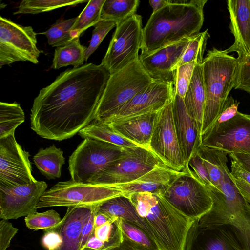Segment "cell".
Wrapping results in <instances>:
<instances>
[{
    "label": "cell",
    "mask_w": 250,
    "mask_h": 250,
    "mask_svg": "<svg viewBox=\"0 0 250 250\" xmlns=\"http://www.w3.org/2000/svg\"><path fill=\"white\" fill-rule=\"evenodd\" d=\"M197 63L195 61L187 63L179 66L176 69L175 93L182 98L187 91Z\"/></svg>",
    "instance_id": "obj_42"
},
{
    "label": "cell",
    "mask_w": 250,
    "mask_h": 250,
    "mask_svg": "<svg viewBox=\"0 0 250 250\" xmlns=\"http://www.w3.org/2000/svg\"><path fill=\"white\" fill-rule=\"evenodd\" d=\"M105 0H90L87 5L77 16V20L72 28L73 37L80 35L89 27L95 26L101 20V10Z\"/></svg>",
    "instance_id": "obj_34"
},
{
    "label": "cell",
    "mask_w": 250,
    "mask_h": 250,
    "mask_svg": "<svg viewBox=\"0 0 250 250\" xmlns=\"http://www.w3.org/2000/svg\"><path fill=\"white\" fill-rule=\"evenodd\" d=\"M109 76L102 65L92 63L62 72L34 99L31 128L49 140L72 137L95 118Z\"/></svg>",
    "instance_id": "obj_1"
},
{
    "label": "cell",
    "mask_w": 250,
    "mask_h": 250,
    "mask_svg": "<svg viewBox=\"0 0 250 250\" xmlns=\"http://www.w3.org/2000/svg\"><path fill=\"white\" fill-rule=\"evenodd\" d=\"M111 218H110L104 213L98 212L95 217V227H98L104 224Z\"/></svg>",
    "instance_id": "obj_51"
},
{
    "label": "cell",
    "mask_w": 250,
    "mask_h": 250,
    "mask_svg": "<svg viewBox=\"0 0 250 250\" xmlns=\"http://www.w3.org/2000/svg\"><path fill=\"white\" fill-rule=\"evenodd\" d=\"M167 0V5L152 13L143 28L140 55L149 54L200 33L208 0Z\"/></svg>",
    "instance_id": "obj_2"
},
{
    "label": "cell",
    "mask_w": 250,
    "mask_h": 250,
    "mask_svg": "<svg viewBox=\"0 0 250 250\" xmlns=\"http://www.w3.org/2000/svg\"><path fill=\"white\" fill-rule=\"evenodd\" d=\"M108 250H132L125 242H123L118 246Z\"/></svg>",
    "instance_id": "obj_52"
},
{
    "label": "cell",
    "mask_w": 250,
    "mask_h": 250,
    "mask_svg": "<svg viewBox=\"0 0 250 250\" xmlns=\"http://www.w3.org/2000/svg\"><path fill=\"white\" fill-rule=\"evenodd\" d=\"M148 149L166 167L178 172L186 171L175 128L172 102L158 112Z\"/></svg>",
    "instance_id": "obj_13"
},
{
    "label": "cell",
    "mask_w": 250,
    "mask_h": 250,
    "mask_svg": "<svg viewBox=\"0 0 250 250\" xmlns=\"http://www.w3.org/2000/svg\"><path fill=\"white\" fill-rule=\"evenodd\" d=\"M239 104L240 102L235 100L231 96H229L220 115L208 129L217 126L234 117L238 112Z\"/></svg>",
    "instance_id": "obj_43"
},
{
    "label": "cell",
    "mask_w": 250,
    "mask_h": 250,
    "mask_svg": "<svg viewBox=\"0 0 250 250\" xmlns=\"http://www.w3.org/2000/svg\"><path fill=\"white\" fill-rule=\"evenodd\" d=\"M210 37L208 29L192 37L184 53L178 62L177 68L179 66L193 61L202 63L207 42Z\"/></svg>",
    "instance_id": "obj_38"
},
{
    "label": "cell",
    "mask_w": 250,
    "mask_h": 250,
    "mask_svg": "<svg viewBox=\"0 0 250 250\" xmlns=\"http://www.w3.org/2000/svg\"><path fill=\"white\" fill-rule=\"evenodd\" d=\"M230 177L244 199L250 204V185L242 180Z\"/></svg>",
    "instance_id": "obj_49"
},
{
    "label": "cell",
    "mask_w": 250,
    "mask_h": 250,
    "mask_svg": "<svg viewBox=\"0 0 250 250\" xmlns=\"http://www.w3.org/2000/svg\"><path fill=\"white\" fill-rule=\"evenodd\" d=\"M172 112L176 134L187 167L201 144V134L196 122L188 113L183 99L176 93L172 101Z\"/></svg>",
    "instance_id": "obj_20"
},
{
    "label": "cell",
    "mask_w": 250,
    "mask_h": 250,
    "mask_svg": "<svg viewBox=\"0 0 250 250\" xmlns=\"http://www.w3.org/2000/svg\"><path fill=\"white\" fill-rule=\"evenodd\" d=\"M98 205L68 207L66 212L57 229L62 241L61 245L55 250H80L83 228L87 218Z\"/></svg>",
    "instance_id": "obj_23"
},
{
    "label": "cell",
    "mask_w": 250,
    "mask_h": 250,
    "mask_svg": "<svg viewBox=\"0 0 250 250\" xmlns=\"http://www.w3.org/2000/svg\"><path fill=\"white\" fill-rule=\"evenodd\" d=\"M31 26H23L0 17V68L18 61L39 62L40 51Z\"/></svg>",
    "instance_id": "obj_11"
},
{
    "label": "cell",
    "mask_w": 250,
    "mask_h": 250,
    "mask_svg": "<svg viewBox=\"0 0 250 250\" xmlns=\"http://www.w3.org/2000/svg\"><path fill=\"white\" fill-rule=\"evenodd\" d=\"M123 241L132 250H159L154 240L143 229L119 218Z\"/></svg>",
    "instance_id": "obj_31"
},
{
    "label": "cell",
    "mask_w": 250,
    "mask_h": 250,
    "mask_svg": "<svg viewBox=\"0 0 250 250\" xmlns=\"http://www.w3.org/2000/svg\"><path fill=\"white\" fill-rule=\"evenodd\" d=\"M63 154V151L53 144L45 149H40L33 160L42 175L48 180L55 179L61 176L62 167L65 164Z\"/></svg>",
    "instance_id": "obj_27"
},
{
    "label": "cell",
    "mask_w": 250,
    "mask_h": 250,
    "mask_svg": "<svg viewBox=\"0 0 250 250\" xmlns=\"http://www.w3.org/2000/svg\"><path fill=\"white\" fill-rule=\"evenodd\" d=\"M126 197L148 227L159 250H184L194 220L180 212L162 196L140 192Z\"/></svg>",
    "instance_id": "obj_3"
},
{
    "label": "cell",
    "mask_w": 250,
    "mask_h": 250,
    "mask_svg": "<svg viewBox=\"0 0 250 250\" xmlns=\"http://www.w3.org/2000/svg\"><path fill=\"white\" fill-rule=\"evenodd\" d=\"M162 196L180 212L194 220L208 212L212 205L207 188L187 171L170 183Z\"/></svg>",
    "instance_id": "obj_10"
},
{
    "label": "cell",
    "mask_w": 250,
    "mask_h": 250,
    "mask_svg": "<svg viewBox=\"0 0 250 250\" xmlns=\"http://www.w3.org/2000/svg\"><path fill=\"white\" fill-rule=\"evenodd\" d=\"M229 54L227 49L213 47L202 62L205 103L201 135L217 119L234 88L238 62Z\"/></svg>",
    "instance_id": "obj_5"
},
{
    "label": "cell",
    "mask_w": 250,
    "mask_h": 250,
    "mask_svg": "<svg viewBox=\"0 0 250 250\" xmlns=\"http://www.w3.org/2000/svg\"><path fill=\"white\" fill-rule=\"evenodd\" d=\"M153 81L143 67L139 58L110 75L97 108L95 119L105 122Z\"/></svg>",
    "instance_id": "obj_6"
},
{
    "label": "cell",
    "mask_w": 250,
    "mask_h": 250,
    "mask_svg": "<svg viewBox=\"0 0 250 250\" xmlns=\"http://www.w3.org/2000/svg\"><path fill=\"white\" fill-rule=\"evenodd\" d=\"M192 37L161 48L149 54L139 55L143 67L154 80L175 83L177 65Z\"/></svg>",
    "instance_id": "obj_19"
},
{
    "label": "cell",
    "mask_w": 250,
    "mask_h": 250,
    "mask_svg": "<svg viewBox=\"0 0 250 250\" xmlns=\"http://www.w3.org/2000/svg\"><path fill=\"white\" fill-rule=\"evenodd\" d=\"M197 151L208 170L211 185L219 190L220 183L228 168L227 164L228 153L204 146L201 144L199 145Z\"/></svg>",
    "instance_id": "obj_28"
},
{
    "label": "cell",
    "mask_w": 250,
    "mask_h": 250,
    "mask_svg": "<svg viewBox=\"0 0 250 250\" xmlns=\"http://www.w3.org/2000/svg\"><path fill=\"white\" fill-rule=\"evenodd\" d=\"M25 114L16 102L0 103V138L15 133L17 127L25 121Z\"/></svg>",
    "instance_id": "obj_33"
},
{
    "label": "cell",
    "mask_w": 250,
    "mask_h": 250,
    "mask_svg": "<svg viewBox=\"0 0 250 250\" xmlns=\"http://www.w3.org/2000/svg\"><path fill=\"white\" fill-rule=\"evenodd\" d=\"M98 212L110 218L118 217L134 224L145 230L153 240L148 227L138 215L130 199L124 195L108 199L99 205Z\"/></svg>",
    "instance_id": "obj_26"
},
{
    "label": "cell",
    "mask_w": 250,
    "mask_h": 250,
    "mask_svg": "<svg viewBox=\"0 0 250 250\" xmlns=\"http://www.w3.org/2000/svg\"><path fill=\"white\" fill-rule=\"evenodd\" d=\"M18 231L7 220L0 221V250H6L9 247L12 239Z\"/></svg>",
    "instance_id": "obj_44"
},
{
    "label": "cell",
    "mask_w": 250,
    "mask_h": 250,
    "mask_svg": "<svg viewBox=\"0 0 250 250\" xmlns=\"http://www.w3.org/2000/svg\"><path fill=\"white\" fill-rule=\"evenodd\" d=\"M212 200L210 210L198 220L201 227L228 225L233 229L243 250H250V204L241 195L227 169L219 190L207 188Z\"/></svg>",
    "instance_id": "obj_4"
},
{
    "label": "cell",
    "mask_w": 250,
    "mask_h": 250,
    "mask_svg": "<svg viewBox=\"0 0 250 250\" xmlns=\"http://www.w3.org/2000/svg\"><path fill=\"white\" fill-rule=\"evenodd\" d=\"M123 148L95 139H84L69 158L71 180L92 183L119 158Z\"/></svg>",
    "instance_id": "obj_7"
},
{
    "label": "cell",
    "mask_w": 250,
    "mask_h": 250,
    "mask_svg": "<svg viewBox=\"0 0 250 250\" xmlns=\"http://www.w3.org/2000/svg\"><path fill=\"white\" fill-rule=\"evenodd\" d=\"M230 174L233 177L242 180L250 185V172L243 169L233 160H231Z\"/></svg>",
    "instance_id": "obj_47"
},
{
    "label": "cell",
    "mask_w": 250,
    "mask_h": 250,
    "mask_svg": "<svg viewBox=\"0 0 250 250\" xmlns=\"http://www.w3.org/2000/svg\"><path fill=\"white\" fill-rule=\"evenodd\" d=\"M29 156L17 143L15 133L0 138V187H12L37 181L32 174Z\"/></svg>",
    "instance_id": "obj_15"
},
{
    "label": "cell",
    "mask_w": 250,
    "mask_h": 250,
    "mask_svg": "<svg viewBox=\"0 0 250 250\" xmlns=\"http://www.w3.org/2000/svg\"><path fill=\"white\" fill-rule=\"evenodd\" d=\"M117 24L115 21L101 20L94 26L90 43L85 51V61H87L108 32L114 27H116Z\"/></svg>",
    "instance_id": "obj_39"
},
{
    "label": "cell",
    "mask_w": 250,
    "mask_h": 250,
    "mask_svg": "<svg viewBox=\"0 0 250 250\" xmlns=\"http://www.w3.org/2000/svg\"><path fill=\"white\" fill-rule=\"evenodd\" d=\"M184 250H243L228 225L201 227L195 220L188 233Z\"/></svg>",
    "instance_id": "obj_18"
},
{
    "label": "cell",
    "mask_w": 250,
    "mask_h": 250,
    "mask_svg": "<svg viewBox=\"0 0 250 250\" xmlns=\"http://www.w3.org/2000/svg\"><path fill=\"white\" fill-rule=\"evenodd\" d=\"M44 181L12 187H0V218L17 219L37 212V205L46 191Z\"/></svg>",
    "instance_id": "obj_17"
},
{
    "label": "cell",
    "mask_w": 250,
    "mask_h": 250,
    "mask_svg": "<svg viewBox=\"0 0 250 250\" xmlns=\"http://www.w3.org/2000/svg\"><path fill=\"white\" fill-rule=\"evenodd\" d=\"M139 3L138 0H105L101 19L118 23L135 14Z\"/></svg>",
    "instance_id": "obj_32"
},
{
    "label": "cell",
    "mask_w": 250,
    "mask_h": 250,
    "mask_svg": "<svg viewBox=\"0 0 250 250\" xmlns=\"http://www.w3.org/2000/svg\"><path fill=\"white\" fill-rule=\"evenodd\" d=\"M229 14V28L234 37L232 45L227 49L229 53H237L238 56L250 52V0H228Z\"/></svg>",
    "instance_id": "obj_21"
},
{
    "label": "cell",
    "mask_w": 250,
    "mask_h": 250,
    "mask_svg": "<svg viewBox=\"0 0 250 250\" xmlns=\"http://www.w3.org/2000/svg\"><path fill=\"white\" fill-rule=\"evenodd\" d=\"M237 58L238 64L234 88L244 91L250 96V52Z\"/></svg>",
    "instance_id": "obj_40"
},
{
    "label": "cell",
    "mask_w": 250,
    "mask_h": 250,
    "mask_svg": "<svg viewBox=\"0 0 250 250\" xmlns=\"http://www.w3.org/2000/svg\"><path fill=\"white\" fill-rule=\"evenodd\" d=\"M157 113L141 114L105 124L127 140L148 149Z\"/></svg>",
    "instance_id": "obj_24"
},
{
    "label": "cell",
    "mask_w": 250,
    "mask_h": 250,
    "mask_svg": "<svg viewBox=\"0 0 250 250\" xmlns=\"http://www.w3.org/2000/svg\"><path fill=\"white\" fill-rule=\"evenodd\" d=\"M99 205L93 210L83 228L80 245V250H84L89 239L92 235L95 228V217L98 212Z\"/></svg>",
    "instance_id": "obj_45"
},
{
    "label": "cell",
    "mask_w": 250,
    "mask_h": 250,
    "mask_svg": "<svg viewBox=\"0 0 250 250\" xmlns=\"http://www.w3.org/2000/svg\"><path fill=\"white\" fill-rule=\"evenodd\" d=\"M231 160L235 161L241 167L250 172V155L238 153H229Z\"/></svg>",
    "instance_id": "obj_48"
},
{
    "label": "cell",
    "mask_w": 250,
    "mask_h": 250,
    "mask_svg": "<svg viewBox=\"0 0 250 250\" xmlns=\"http://www.w3.org/2000/svg\"><path fill=\"white\" fill-rule=\"evenodd\" d=\"M77 18L58 20L47 31L42 33L46 37L49 45L62 47L71 41L74 38L72 35L71 28Z\"/></svg>",
    "instance_id": "obj_36"
},
{
    "label": "cell",
    "mask_w": 250,
    "mask_h": 250,
    "mask_svg": "<svg viewBox=\"0 0 250 250\" xmlns=\"http://www.w3.org/2000/svg\"><path fill=\"white\" fill-rule=\"evenodd\" d=\"M124 195L110 184L59 182L40 198L37 208L57 206H92Z\"/></svg>",
    "instance_id": "obj_8"
},
{
    "label": "cell",
    "mask_w": 250,
    "mask_h": 250,
    "mask_svg": "<svg viewBox=\"0 0 250 250\" xmlns=\"http://www.w3.org/2000/svg\"><path fill=\"white\" fill-rule=\"evenodd\" d=\"M189 115L197 123L201 136L205 103L202 63H197L187 91L183 98Z\"/></svg>",
    "instance_id": "obj_25"
},
{
    "label": "cell",
    "mask_w": 250,
    "mask_h": 250,
    "mask_svg": "<svg viewBox=\"0 0 250 250\" xmlns=\"http://www.w3.org/2000/svg\"><path fill=\"white\" fill-rule=\"evenodd\" d=\"M42 243L48 250H55L62 243V238L57 229L45 231Z\"/></svg>",
    "instance_id": "obj_46"
},
{
    "label": "cell",
    "mask_w": 250,
    "mask_h": 250,
    "mask_svg": "<svg viewBox=\"0 0 250 250\" xmlns=\"http://www.w3.org/2000/svg\"><path fill=\"white\" fill-rule=\"evenodd\" d=\"M142 17L135 14L117 24L102 65L112 74L139 58L143 39Z\"/></svg>",
    "instance_id": "obj_9"
},
{
    "label": "cell",
    "mask_w": 250,
    "mask_h": 250,
    "mask_svg": "<svg viewBox=\"0 0 250 250\" xmlns=\"http://www.w3.org/2000/svg\"><path fill=\"white\" fill-rule=\"evenodd\" d=\"M175 94V83L154 80L103 123L157 112L173 101Z\"/></svg>",
    "instance_id": "obj_16"
},
{
    "label": "cell",
    "mask_w": 250,
    "mask_h": 250,
    "mask_svg": "<svg viewBox=\"0 0 250 250\" xmlns=\"http://www.w3.org/2000/svg\"><path fill=\"white\" fill-rule=\"evenodd\" d=\"M150 5L153 9V13L160 10L168 4L167 0H151L149 1Z\"/></svg>",
    "instance_id": "obj_50"
},
{
    "label": "cell",
    "mask_w": 250,
    "mask_h": 250,
    "mask_svg": "<svg viewBox=\"0 0 250 250\" xmlns=\"http://www.w3.org/2000/svg\"><path fill=\"white\" fill-rule=\"evenodd\" d=\"M89 1L87 0H25L21 2L18 7V10L13 14H37L64 6L88 2Z\"/></svg>",
    "instance_id": "obj_35"
},
{
    "label": "cell",
    "mask_w": 250,
    "mask_h": 250,
    "mask_svg": "<svg viewBox=\"0 0 250 250\" xmlns=\"http://www.w3.org/2000/svg\"><path fill=\"white\" fill-rule=\"evenodd\" d=\"M183 171H176L163 165L131 182L110 185L122 191L125 196L140 192H149L162 196L170 183Z\"/></svg>",
    "instance_id": "obj_22"
},
{
    "label": "cell",
    "mask_w": 250,
    "mask_h": 250,
    "mask_svg": "<svg viewBox=\"0 0 250 250\" xmlns=\"http://www.w3.org/2000/svg\"><path fill=\"white\" fill-rule=\"evenodd\" d=\"M201 144L229 153L250 155V115L238 112L229 120L208 129Z\"/></svg>",
    "instance_id": "obj_14"
},
{
    "label": "cell",
    "mask_w": 250,
    "mask_h": 250,
    "mask_svg": "<svg viewBox=\"0 0 250 250\" xmlns=\"http://www.w3.org/2000/svg\"><path fill=\"white\" fill-rule=\"evenodd\" d=\"M79 38L75 37L64 46L56 47L52 68L58 69L70 65L77 68L83 65L87 48L81 44Z\"/></svg>",
    "instance_id": "obj_30"
},
{
    "label": "cell",
    "mask_w": 250,
    "mask_h": 250,
    "mask_svg": "<svg viewBox=\"0 0 250 250\" xmlns=\"http://www.w3.org/2000/svg\"><path fill=\"white\" fill-rule=\"evenodd\" d=\"M62 221V219L59 214L53 209L41 213L35 212L25 218V223L27 227L35 230H56Z\"/></svg>",
    "instance_id": "obj_37"
},
{
    "label": "cell",
    "mask_w": 250,
    "mask_h": 250,
    "mask_svg": "<svg viewBox=\"0 0 250 250\" xmlns=\"http://www.w3.org/2000/svg\"><path fill=\"white\" fill-rule=\"evenodd\" d=\"M186 170L207 188L212 186L208 170L197 150L189 159Z\"/></svg>",
    "instance_id": "obj_41"
},
{
    "label": "cell",
    "mask_w": 250,
    "mask_h": 250,
    "mask_svg": "<svg viewBox=\"0 0 250 250\" xmlns=\"http://www.w3.org/2000/svg\"><path fill=\"white\" fill-rule=\"evenodd\" d=\"M78 134L83 139L91 138L109 143L122 148L139 146L117 133L109 125L96 119H94L81 129Z\"/></svg>",
    "instance_id": "obj_29"
},
{
    "label": "cell",
    "mask_w": 250,
    "mask_h": 250,
    "mask_svg": "<svg viewBox=\"0 0 250 250\" xmlns=\"http://www.w3.org/2000/svg\"><path fill=\"white\" fill-rule=\"evenodd\" d=\"M163 165V162L147 148L140 146L124 148L119 158L92 184L127 183Z\"/></svg>",
    "instance_id": "obj_12"
}]
</instances>
